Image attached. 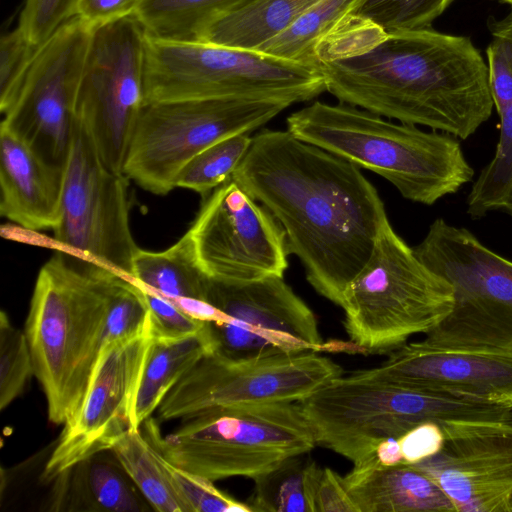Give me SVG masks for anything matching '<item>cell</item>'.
I'll use <instances>...</instances> for the list:
<instances>
[{
  "instance_id": "4316f807",
  "label": "cell",
  "mask_w": 512,
  "mask_h": 512,
  "mask_svg": "<svg viewBox=\"0 0 512 512\" xmlns=\"http://www.w3.org/2000/svg\"><path fill=\"white\" fill-rule=\"evenodd\" d=\"M109 451L154 510L187 512L171 481L167 460L140 429L124 433Z\"/></svg>"
},
{
  "instance_id": "9c48e42d",
  "label": "cell",
  "mask_w": 512,
  "mask_h": 512,
  "mask_svg": "<svg viewBox=\"0 0 512 512\" xmlns=\"http://www.w3.org/2000/svg\"><path fill=\"white\" fill-rule=\"evenodd\" d=\"M413 249L454 290L450 313L419 342L435 348L512 351V261L443 218L430 225Z\"/></svg>"
},
{
  "instance_id": "d590c367",
  "label": "cell",
  "mask_w": 512,
  "mask_h": 512,
  "mask_svg": "<svg viewBox=\"0 0 512 512\" xmlns=\"http://www.w3.org/2000/svg\"><path fill=\"white\" fill-rule=\"evenodd\" d=\"M41 47L32 44L18 27L2 36L0 41L1 112L17 95Z\"/></svg>"
},
{
  "instance_id": "1f68e13d",
  "label": "cell",
  "mask_w": 512,
  "mask_h": 512,
  "mask_svg": "<svg viewBox=\"0 0 512 512\" xmlns=\"http://www.w3.org/2000/svg\"><path fill=\"white\" fill-rule=\"evenodd\" d=\"M454 0H362L351 15L386 34L431 28Z\"/></svg>"
},
{
  "instance_id": "ab89813d",
  "label": "cell",
  "mask_w": 512,
  "mask_h": 512,
  "mask_svg": "<svg viewBox=\"0 0 512 512\" xmlns=\"http://www.w3.org/2000/svg\"><path fill=\"white\" fill-rule=\"evenodd\" d=\"M316 512H359L346 489L343 477L324 468L316 491Z\"/></svg>"
},
{
  "instance_id": "f546056e",
  "label": "cell",
  "mask_w": 512,
  "mask_h": 512,
  "mask_svg": "<svg viewBox=\"0 0 512 512\" xmlns=\"http://www.w3.org/2000/svg\"><path fill=\"white\" fill-rule=\"evenodd\" d=\"M499 118L500 135L494 155L466 198V212L474 219L493 212L512 217V104Z\"/></svg>"
},
{
  "instance_id": "4fadbf2b",
  "label": "cell",
  "mask_w": 512,
  "mask_h": 512,
  "mask_svg": "<svg viewBox=\"0 0 512 512\" xmlns=\"http://www.w3.org/2000/svg\"><path fill=\"white\" fill-rule=\"evenodd\" d=\"M146 41L134 14L96 27L83 70L76 118L114 172H123L145 104Z\"/></svg>"
},
{
  "instance_id": "8d00e7d4",
  "label": "cell",
  "mask_w": 512,
  "mask_h": 512,
  "mask_svg": "<svg viewBox=\"0 0 512 512\" xmlns=\"http://www.w3.org/2000/svg\"><path fill=\"white\" fill-rule=\"evenodd\" d=\"M78 0H25L18 28L36 46H43L76 16Z\"/></svg>"
},
{
  "instance_id": "d6a6232c",
  "label": "cell",
  "mask_w": 512,
  "mask_h": 512,
  "mask_svg": "<svg viewBox=\"0 0 512 512\" xmlns=\"http://www.w3.org/2000/svg\"><path fill=\"white\" fill-rule=\"evenodd\" d=\"M148 321L149 309L140 285L114 271L109 288L104 345L135 335Z\"/></svg>"
},
{
  "instance_id": "e0dca14e",
  "label": "cell",
  "mask_w": 512,
  "mask_h": 512,
  "mask_svg": "<svg viewBox=\"0 0 512 512\" xmlns=\"http://www.w3.org/2000/svg\"><path fill=\"white\" fill-rule=\"evenodd\" d=\"M188 231L202 269L214 280L283 277L288 267L282 226L232 179L206 198Z\"/></svg>"
},
{
  "instance_id": "30bf717a",
  "label": "cell",
  "mask_w": 512,
  "mask_h": 512,
  "mask_svg": "<svg viewBox=\"0 0 512 512\" xmlns=\"http://www.w3.org/2000/svg\"><path fill=\"white\" fill-rule=\"evenodd\" d=\"M289 106L282 101L243 98L145 103L123 173L142 189L166 195L176 188L180 170L199 152L226 137L258 129Z\"/></svg>"
},
{
  "instance_id": "83f0119b",
  "label": "cell",
  "mask_w": 512,
  "mask_h": 512,
  "mask_svg": "<svg viewBox=\"0 0 512 512\" xmlns=\"http://www.w3.org/2000/svg\"><path fill=\"white\" fill-rule=\"evenodd\" d=\"M253 0H143L134 15L150 37L198 41L219 17Z\"/></svg>"
},
{
  "instance_id": "7bdbcfd3",
  "label": "cell",
  "mask_w": 512,
  "mask_h": 512,
  "mask_svg": "<svg viewBox=\"0 0 512 512\" xmlns=\"http://www.w3.org/2000/svg\"><path fill=\"white\" fill-rule=\"evenodd\" d=\"M498 1H500L502 3L509 4L511 6V8H512V0H498Z\"/></svg>"
},
{
  "instance_id": "d4e9b609",
  "label": "cell",
  "mask_w": 512,
  "mask_h": 512,
  "mask_svg": "<svg viewBox=\"0 0 512 512\" xmlns=\"http://www.w3.org/2000/svg\"><path fill=\"white\" fill-rule=\"evenodd\" d=\"M132 279L169 299L205 301L210 282L198 261L189 231L163 251L139 249L134 257Z\"/></svg>"
},
{
  "instance_id": "836d02e7",
  "label": "cell",
  "mask_w": 512,
  "mask_h": 512,
  "mask_svg": "<svg viewBox=\"0 0 512 512\" xmlns=\"http://www.w3.org/2000/svg\"><path fill=\"white\" fill-rule=\"evenodd\" d=\"M34 368L25 332L0 313V408L4 410L27 386Z\"/></svg>"
},
{
  "instance_id": "60d3db41",
  "label": "cell",
  "mask_w": 512,
  "mask_h": 512,
  "mask_svg": "<svg viewBox=\"0 0 512 512\" xmlns=\"http://www.w3.org/2000/svg\"><path fill=\"white\" fill-rule=\"evenodd\" d=\"M143 0H78L76 16L93 28L133 15Z\"/></svg>"
},
{
  "instance_id": "603a6c76",
  "label": "cell",
  "mask_w": 512,
  "mask_h": 512,
  "mask_svg": "<svg viewBox=\"0 0 512 512\" xmlns=\"http://www.w3.org/2000/svg\"><path fill=\"white\" fill-rule=\"evenodd\" d=\"M213 350L207 323L195 335L175 340L154 339L135 399L134 428L140 429L183 376Z\"/></svg>"
},
{
  "instance_id": "5b68a950",
  "label": "cell",
  "mask_w": 512,
  "mask_h": 512,
  "mask_svg": "<svg viewBox=\"0 0 512 512\" xmlns=\"http://www.w3.org/2000/svg\"><path fill=\"white\" fill-rule=\"evenodd\" d=\"M316 444L354 466L375 457L380 442L435 422H512V407L436 394L392 382L340 375L298 402Z\"/></svg>"
},
{
  "instance_id": "2e32d148",
  "label": "cell",
  "mask_w": 512,
  "mask_h": 512,
  "mask_svg": "<svg viewBox=\"0 0 512 512\" xmlns=\"http://www.w3.org/2000/svg\"><path fill=\"white\" fill-rule=\"evenodd\" d=\"M153 341L149 317L135 335L103 346L84 399L63 425L44 466L43 482H53L80 461L109 451L124 433L135 429V399Z\"/></svg>"
},
{
  "instance_id": "d6986e66",
  "label": "cell",
  "mask_w": 512,
  "mask_h": 512,
  "mask_svg": "<svg viewBox=\"0 0 512 512\" xmlns=\"http://www.w3.org/2000/svg\"><path fill=\"white\" fill-rule=\"evenodd\" d=\"M354 374L436 394L512 407V351L435 348L419 341Z\"/></svg>"
},
{
  "instance_id": "cb8c5ba5",
  "label": "cell",
  "mask_w": 512,
  "mask_h": 512,
  "mask_svg": "<svg viewBox=\"0 0 512 512\" xmlns=\"http://www.w3.org/2000/svg\"><path fill=\"white\" fill-rule=\"evenodd\" d=\"M318 0H253L210 23L198 41L256 51Z\"/></svg>"
},
{
  "instance_id": "7a4b0ae2",
  "label": "cell",
  "mask_w": 512,
  "mask_h": 512,
  "mask_svg": "<svg viewBox=\"0 0 512 512\" xmlns=\"http://www.w3.org/2000/svg\"><path fill=\"white\" fill-rule=\"evenodd\" d=\"M315 68L341 103L461 140L488 121L494 108L487 64L470 37L432 27L385 34Z\"/></svg>"
},
{
  "instance_id": "3957f363",
  "label": "cell",
  "mask_w": 512,
  "mask_h": 512,
  "mask_svg": "<svg viewBox=\"0 0 512 512\" xmlns=\"http://www.w3.org/2000/svg\"><path fill=\"white\" fill-rule=\"evenodd\" d=\"M114 271L58 250L38 273L24 332L56 425L75 416L86 394L104 345Z\"/></svg>"
},
{
  "instance_id": "52a82bcc",
  "label": "cell",
  "mask_w": 512,
  "mask_h": 512,
  "mask_svg": "<svg viewBox=\"0 0 512 512\" xmlns=\"http://www.w3.org/2000/svg\"><path fill=\"white\" fill-rule=\"evenodd\" d=\"M453 305L451 283L426 266L387 220L368 261L346 288L341 308L353 345L381 352L427 334Z\"/></svg>"
},
{
  "instance_id": "8992f818",
  "label": "cell",
  "mask_w": 512,
  "mask_h": 512,
  "mask_svg": "<svg viewBox=\"0 0 512 512\" xmlns=\"http://www.w3.org/2000/svg\"><path fill=\"white\" fill-rule=\"evenodd\" d=\"M143 424L146 437L169 462L213 482L236 476L254 480L317 445L298 402L211 410L165 436L154 418Z\"/></svg>"
},
{
  "instance_id": "7402d4cb",
  "label": "cell",
  "mask_w": 512,
  "mask_h": 512,
  "mask_svg": "<svg viewBox=\"0 0 512 512\" xmlns=\"http://www.w3.org/2000/svg\"><path fill=\"white\" fill-rule=\"evenodd\" d=\"M96 454L55 478L50 511H143L141 494L115 456Z\"/></svg>"
},
{
  "instance_id": "4dcf8cb0",
  "label": "cell",
  "mask_w": 512,
  "mask_h": 512,
  "mask_svg": "<svg viewBox=\"0 0 512 512\" xmlns=\"http://www.w3.org/2000/svg\"><path fill=\"white\" fill-rule=\"evenodd\" d=\"M251 142L249 133H239L208 146L180 170L175 187L189 189L206 197L232 178Z\"/></svg>"
},
{
  "instance_id": "484cf974",
  "label": "cell",
  "mask_w": 512,
  "mask_h": 512,
  "mask_svg": "<svg viewBox=\"0 0 512 512\" xmlns=\"http://www.w3.org/2000/svg\"><path fill=\"white\" fill-rule=\"evenodd\" d=\"M283 461L254 479L255 487L246 502L253 512H316V491L322 474L308 455Z\"/></svg>"
},
{
  "instance_id": "44dd1931",
  "label": "cell",
  "mask_w": 512,
  "mask_h": 512,
  "mask_svg": "<svg viewBox=\"0 0 512 512\" xmlns=\"http://www.w3.org/2000/svg\"><path fill=\"white\" fill-rule=\"evenodd\" d=\"M343 482L359 512H456L440 486L414 465H356Z\"/></svg>"
},
{
  "instance_id": "74e56055",
  "label": "cell",
  "mask_w": 512,
  "mask_h": 512,
  "mask_svg": "<svg viewBox=\"0 0 512 512\" xmlns=\"http://www.w3.org/2000/svg\"><path fill=\"white\" fill-rule=\"evenodd\" d=\"M139 285L142 288L149 309L154 339H181L198 334L205 328L207 322L194 319L169 298L141 284Z\"/></svg>"
},
{
  "instance_id": "5bb4252c",
  "label": "cell",
  "mask_w": 512,
  "mask_h": 512,
  "mask_svg": "<svg viewBox=\"0 0 512 512\" xmlns=\"http://www.w3.org/2000/svg\"><path fill=\"white\" fill-rule=\"evenodd\" d=\"M206 301L224 314L207 322L214 350L237 359L323 352L315 314L280 276L246 282L210 278Z\"/></svg>"
},
{
  "instance_id": "b9f144b4",
  "label": "cell",
  "mask_w": 512,
  "mask_h": 512,
  "mask_svg": "<svg viewBox=\"0 0 512 512\" xmlns=\"http://www.w3.org/2000/svg\"><path fill=\"white\" fill-rule=\"evenodd\" d=\"M375 458L384 466H393L403 463V457L397 438H389L380 442L375 451Z\"/></svg>"
},
{
  "instance_id": "7c38bea8",
  "label": "cell",
  "mask_w": 512,
  "mask_h": 512,
  "mask_svg": "<svg viewBox=\"0 0 512 512\" xmlns=\"http://www.w3.org/2000/svg\"><path fill=\"white\" fill-rule=\"evenodd\" d=\"M318 353L249 359L208 353L164 398L157 409L158 419L186 421L215 409L302 401L342 375L337 363Z\"/></svg>"
},
{
  "instance_id": "f35d334b",
  "label": "cell",
  "mask_w": 512,
  "mask_h": 512,
  "mask_svg": "<svg viewBox=\"0 0 512 512\" xmlns=\"http://www.w3.org/2000/svg\"><path fill=\"white\" fill-rule=\"evenodd\" d=\"M403 463L417 464L438 454L444 445L442 427L435 422L419 424L397 438Z\"/></svg>"
},
{
  "instance_id": "6da1fadb",
  "label": "cell",
  "mask_w": 512,
  "mask_h": 512,
  "mask_svg": "<svg viewBox=\"0 0 512 512\" xmlns=\"http://www.w3.org/2000/svg\"><path fill=\"white\" fill-rule=\"evenodd\" d=\"M360 169L288 130H264L231 178L280 223L310 285L340 307L389 220Z\"/></svg>"
},
{
  "instance_id": "ba28073f",
  "label": "cell",
  "mask_w": 512,
  "mask_h": 512,
  "mask_svg": "<svg viewBox=\"0 0 512 512\" xmlns=\"http://www.w3.org/2000/svg\"><path fill=\"white\" fill-rule=\"evenodd\" d=\"M326 91L317 68L202 41H146L145 103L182 99L311 100Z\"/></svg>"
},
{
  "instance_id": "f1b7e54d",
  "label": "cell",
  "mask_w": 512,
  "mask_h": 512,
  "mask_svg": "<svg viewBox=\"0 0 512 512\" xmlns=\"http://www.w3.org/2000/svg\"><path fill=\"white\" fill-rule=\"evenodd\" d=\"M362 0H318L287 29L256 51L314 67L318 45Z\"/></svg>"
},
{
  "instance_id": "8fae6325",
  "label": "cell",
  "mask_w": 512,
  "mask_h": 512,
  "mask_svg": "<svg viewBox=\"0 0 512 512\" xmlns=\"http://www.w3.org/2000/svg\"><path fill=\"white\" fill-rule=\"evenodd\" d=\"M129 178L108 169L76 118L63 170L57 250L96 262L132 279L140 249L130 228Z\"/></svg>"
},
{
  "instance_id": "e575fe53",
  "label": "cell",
  "mask_w": 512,
  "mask_h": 512,
  "mask_svg": "<svg viewBox=\"0 0 512 512\" xmlns=\"http://www.w3.org/2000/svg\"><path fill=\"white\" fill-rule=\"evenodd\" d=\"M167 467L187 512H251L247 503L219 490L213 481L180 469L168 460Z\"/></svg>"
},
{
  "instance_id": "9a60e30c",
  "label": "cell",
  "mask_w": 512,
  "mask_h": 512,
  "mask_svg": "<svg viewBox=\"0 0 512 512\" xmlns=\"http://www.w3.org/2000/svg\"><path fill=\"white\" fill-rule=\"evenodd\" d=\"M93 30L77 16L64 24L40 48L17 95L1 112V126L62 168Z\"/></svg>"
},
{
  "instance_id": "ac0fdd59",
  "label": "cell",
  "mask_w": 512,
  "mask_h": 512,
  "mask_svg": "<svg viewBox=\"0 0 512 512\" xmlns=\"http://www.w3.org/2000/svg\"><path fill=\"white\" fill-rule=\"evenodd\" d=\"M441 427L442 450L413 465L440 486L456 512H512V422Z\"/></svg>"
},
{
  "instance_id": "277c9868",
  "label": "cell",
  "mask_w": 512,
  "mask_h": 512,
  "mask_svg": "<svg viewBox=\"0 0 512 512\" xmlns=\"http://www.w3.org/2000/svg\"><path fill=\"white\" fill-rule=\"evenodd\" d=\"M286 123L297 138L382 176L415 203L433 205L473 181L459 139L445 132L321 101L292 113Z\"/></svg>"
},
{
  "instance_id": "ffe728a7",
  "label": "cell",
  "mask_w": 512,
  "mask_h": 512,
  "mask_svg": "<svg viewBox=\"0 0 512 512\" xmlns=\"http://www.w3.org/2000/svg\"><path fill=\"white\" fill-rule=\"evenodd\" d=\"M64 168L0 126V213L31 231L54 229L61 216Z\"/></svg>"
}]
</instances>
